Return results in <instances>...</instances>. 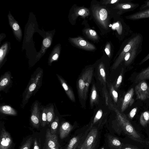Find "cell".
Instances as JSON below:
<instances>
[{
    "mask_svg": "<svg viewBox=\"0 0 149 149\" xmlns=\"http://www.w3.org/2000/svg\"><path fill=\"white\" fill-rule=\"evenodd\" d=\"M43 72L42 70H37L31 75L29 82L23 93L21 107L24 108L30 98L35 95L42 86Z\"/></svg>",
    "mask_w": 149,
    "mask_h": 149,
    "instance_id": "1",
    "label": "cell"
},
{
    "mask_svg": "<svg viewBox=\"0 0 149 149\" xmlns=\"http://www.w3.org/2000/svg\"><path fill=\"white\" fill-rule=\"evenodd\" d=\"M143 40L142 35L139 33H133L124 41L118 54L113 67L116 69L123 61L125 55L136 46L142 43Z\"/></svg>",
    "mask_w": 149,
    "mask_h": 149,
    "instance_id": "2",
    "label": "cell"
},
{
    "mask_svg": "<svg viewBox=\"0 0 149 149\" xmlns=\"http://www.w3.org/2000/svg\"><path fill=\"white\" fill-rule=\"evenodd\" d=\"M117 121L124 133L132 140L143 144L146 143L140 134L134 129L125 115L114 108Z\"/></svg>",
    "mask_w": 149,
    "mask_h": 149,
    "instance_id": "3",
    "label": "cell"
},
{
    "mask_svg": "<svg viewBox=\"0 0 149 149\" xmlns=\"http://www.w3.org/2000/svg\"><path fill=\"white\" fill-rule=\"evenodd\" d=\"M135 91L137 99L144 101L149 98V86L145 80L139 82Z\"/></svg>",
    "mask_w": 149,
    "mask_h": 149,
    "instance_id": "4",
    "label": "cell"
},
{
    "mask_svg": "<svg viewBox=\"0 0 149 149\" xmlns=\"http://www.w3.org/2000/svg\"><path fill=\"white\" fill-rule=\"evenodd\" d=\"M142 43L136 46L125 55L123 61L126 66L130 65L142 51Z\"/></svg>",
    "mask_w": 149,
    "mask_h": 149,
    "instance_id": "5",
    "label": "cell"
},
{
    "mask_svg": "<svg viewBox=\"0 0 149 149\" xmlns=\"http://www.w3.org/2000/svg\"><path fill=\"white\" fill-rule=\"evenodd\" d=\"M93 14L100 24L104 28H107L108 13L107 10L103 7H96L93 10Z\"/></svg>",
    "mask_w": 149,
    "mask_h": 149,
    "instance_id": "6",
    "label": "cell"
},
{
    "mask_svg": "<svg viewBox=\"0 0 149 149\" xmlns=\"http://www.w3.org/2000/svg\"><path fill=\"white\" fill-rule=\"evenodd\" d=\"M131 0H127L123 2L117 3L115 8L119 10L118 13L122 14L126 12L133 11L139 6V3H134Z\"/></svg>",
    "mask_w": 149,
    "mask_h": 149,
    "instance_id": "7",
    "label": "cell"
},
{
    "mask_svg": "<svg viewBox=\"0 0 149 149\" xmlns=\"http://www.w3.org/2000/svg\"><path fill=\"white\" fill-rule=\"evenodd\" d=\"M37 101H35L32 105L30 117L32 124L34 127L36 128L39 127L40 123V109Z\"/></svg>",
    "mask_w": 149,
    "mask_h": 149,
    "instance_id": "8",
    "label": "cell"
},
{
    "mask_svg": "<svg viewBox=\"0 0 149 149\" xmlns=\"http://www.w3.org/2000/svg\"><path fill=\"white\" fill-rule=\"evenodd\" d=\"M71 42L76 46L87 50H93L95 49L94 45L81 37L70 38Z\"/></svg>",
    "mask_w": 149,
    "mask_h": 149,
    "instance_id": "9",
    "label": "cell"
},
{
    "mask_svg": "<svg viewBox=\"0 0 149 149\" xmlns=\"http://www.w3.org/2000/svg\"><path fill=\"white\" fill-rule=\"evenodd\" d=\"M12 143L10 134L5 129H2L0 134V149H9Z\"/></svg>",
    "mask_w": 149,
    "mask_h": 149,
    "instance_id": "10",
    "label": "cell"
},
{
    "mask_svg": "<svg viewBox=\"0 0 149 149\" xmlns=\"http://www.w3.org/2000/svg\"><path fill=\"white\" fill-rule=\"evenodd\" d=\"M97 135V130L96 128L92 129L88 135L85 140L77 149H86L95 143Z\"/></svg>",
    "mask_w": 149,
    "mask_h": 149,
    "instance_id": "11",
    "label": "cell"
},
{
    "mask_svg": "<svg viewBox=\"0 0 149 149\" xmlns=\"http://www.w3.org/2000/svg\"><path fill=\"white\" fill-rule=\"evenodd\" d=\"M45 144L46 149L59 147L57 136L55 134H52L50 130L48 128L46 134Z\"/></svg>",
    "mask_w": 149,
    "mask_h": 149,
    "instance_id": "12",
    "label": "cell"
},
{
    "mask_svg": "<svg viewBox=\"0 0 149 149\" xmlns=\"http://www.w3.org/2000/svg\"><path fill=\"white\" fill-rule=\"evenodd\" d=\"M134 94V89L130 88L125 95L121 107V111H124L129 107L131 106L134 103V100L133 98Z\"/></svg>",
    "mask_w": 149,
    "mask_h": 149,
    "instance_id": "13",
    "label": "cell"
},
{
    "mask_svg": "<svg viewBox=\"0 0 149 149\" xmlns=\"http://www.w3.org/2000/svg\"><path fill=\"white\" fill-rule=\"evenodd\" d=\"M92 70V69H89L86 70L83 73L79 80L78 92L79 96L82 99H84L86 81Z\"/></svg>",
    "mask_w": 149,
    "mask_h": 149,
    "instance_id": "14",
    "label": "cell"
},
{
    "mask_svg": "<svg viewBox=\"0 0 149 149\" xmlns=\"http://www.w3.org/2000/svg\"><path fill=\"white\" fill-rule=\"evenodd\" d=\"M126 19L131 20H136L149 18V8L136 12L125 16Z\"/></svg>",
    "mask_w": 149,
    "mask_h": 149,
    "instance_id": "15",
    "label": "cell"
},
{
    "mask_svg": "<svg viewBox=\"0 0 149 149\" xmlns=\"http://www.w3.org/2000/svg\"><path fill=\"white\" fill-rule=\"evenodd\" d=\"M72 126L68 122L63 123L59 129L60 137L63 139L66 137L72 130Z\"/></svg>",
    "mask_w": 149,
    "mask_h": 149,
    "instance_id": "16",
    "label": "cell"
},
{
    "mask_svg": "<svg viewBox=\"0 0 149 149\" xmlns=\"http://www.w3.org/2000/svg\"><path fill=\"white\" fill-rule=\"evenodd\" d=\"M56 75L60 83L69 98L72 102H75V100L74 96L70 88L61 76L58 74H56Z\"/></svg>",
    "mask_w": 149,
    "mask_h": 149,
    "instance_id": "17",
    "label": "cell"
},
{
    "mask_svg": "<svg viewBox=\"0 0 149 149\" xmlns=\"http://www.w3.org/2000/svg\"><path fill=\"white\" fill-rule=\"evenodd\" d=\"M11 82V74L6 72L1 75L0 80V91L4 90L8 87Z\"/></svg>",
    "mask_w": 149,
    "mask_h": 149,
    "instance_id": "18",
    "label": "cell"
},
{
    "mask_svg": "<svg viewBox=\"0 0 149 149\" xmlns=\"http://www.w3.org/2000/svg\"><path fill=\"white\" fill-rule=\"evenodd\" d=\"M108 139L109 144L112 148L114 149H122V144L118 138L111 135H109Z\"/></svg>",
    "mask_w": 149,
    "mask_h": 149,
    "instance_id": "19",
    "label": "cell"
},
{
    "mask_svg": "<svg viewBox=\"0 0 149 149\" xmlns=\"http://www.w3.org/2000/svg\"><path fill=\"white\" fill-rule=\"evenodd\" d=\"M9 22L16 36L19 39H21L22 32L19 24L11 16V18L8 16Z\"/></svg>",
    "mask_w": 149,
    "mask_h": 149,
    "instance_id": "20",
    "label": "cell"
},
{
    "mask_svg": "<svg viewBox=\"0 0 149 149\" xmlns=\"http://www.w3.org/2000/svg\"><path fill=\"white\" fill-rule=\"evenodd\" d=\"M0 112L2 113L11 116H16L17 114V111L15 109L8 105L1 106Z\"/></svg>",
    "mask_w": 149,
    "mask_h": 149,
    "instance_id": "21",
    "label": "cell"
},
{
    "mask_svg": "<svg viewBox=\"0 0 149 149\" xmlns=\"http://www.w3.org/2000/svg\"><path fill=\"white\" fill-rule=\"evenodd\" d=\"M148 79H149V66L138 74L136 77L135 81L137 83Z\"/></svg>",
    "mask_w": 149,
    "mask_h": 149,
    "instance_id": "22",
    "label": "cell"
},
{
    "mask_svg": "<svg viewBox=\"0 0 149 149\" xmlns=\"http://www.w3.org/2000/svg\"><path fill=\"white\" fill-rule=\"evenodd\" d=\"M81 136H77L72 138L70 141L65 149H76L78 145Z\"/></svg>",
    "mask_w": 149,
    "mask_h": 149,
    "instance_id": "23",
    "label": "cell"
},
{
    "mask_svg": "<svg viewBox=\"0 0 149 149\" xmlns=\"http://www.w3.org/2000/svg\"><path fill=\"white\" fill-rule=\"evenodd\" d=\"M141 125L143 127L146 126L149 123V111L142 112L139 118Z\"/></svg>",
    "mask_w": 149,
    "mask_h": 149,
    "instance_id": "24",
    "label": "cell"
},
{
    "mask_svg": "<svg viewBox=\"0 0 149 149\" xmlns=\"http://www.w3.org/2000/svg\"><path fill=\"white\" fill-rule=\"evenodd\" d=\"M46 109L47 117V124H49L53 121L55 118L54 106H51L46 108Z\"/></svg>",
    "mask_w": 149,
    "mask_h": 149,
    "instance_id": "25",
    "label": "cell"
},
{
    "mask_svg": "<svg viewBox=\"0 0 149 149\" xmlns=\"http://www.w3.org/2000/svg\"><path fill=\"white\" fill-rule=\"evenodd\" d=\"M89 13L88 9L85 7H80L77 9L75 12L76 16H80L85 17L88 16Z\"/></svg>",
    "mask_w": 149,
    "mask_h": 149,
    "instance_id": "26",
    "label": "cell"
},
{
    "mask_svg": "<svg viewBox=\"0 0 149 149\" xmlns=\"http://www.w3.org/2000/svg\"><path fill=\"white\" fill-rule=\"evenodd\" d=\"M59 121L58 117L56 116L55 117L51 125L50 131L52 134H56L58 126Z\"/></svg>",
    "mask_w": 149,
    "mask_h": 149,
    "instance_id": "27",
    "label": "cell"
},
{
    "mask_svg": "<svg viewBox=\"0 0 149 149\" xmlns=\"http://www.w3.org/2000/svg\"><path fill=\"white\" fill-rule=\"evenodd\" d=\"M40 121L41 126H45L47 124V117L46 108H43L40 116Z\"/></svg>",
    "mask_w": 149,
    "mask_h": 149,
    "instance_id": "28",
    "label": "cell"
},
{
    "mask_svg": "<svg viewBox=\"0 0 149 149\" xmlns=\"http://www.w3.org/2000/svg\"><path fill=\"white\" fill-rule=\"evenodd\" d=\"M86 34L89 38L93 39H97L98 37L97 32L94 30L88 29L84 31Z\"/></svg>",
    "mask_w": 149,
    "mask_h": 149,
    "instance_id": "29",
    "label": "cell"
},
{
    "mask_svg": "<svg viewBox=\"0 0 149 149\" xmlns=\"http://www.w3.org/2000/svg\"><path fill=\"white\" fill-rule=\"evenodd\" d=\"M92 75L93 70H92L86 82L85 88L84 93V99H85L86 97L88 87L91 81Z\"/></svg>",
    "mask_w": 149,
    "mask_h": 149,
    "instance_id": "30",
    "label": "cell"
},
{
    "mask_svg": "<svg viewBox=\"0 0 149 149\" xmlns=\"http://www.w3.org/2000/svg\"><path fill=\"white\" fill-rule=\"evenodd\" d=\"M7 49V44L2 46L0 49V63L1 65L6 54Z\"/></svg>",
    "mask_w": 149,
    "mask_h": 149,
    "instance_id": "31",
    "label": "cell"
},
{
    "mask_svg": "<svg viewBox=\"0 0 149 149\" xmlns=\"http://www.w3.org/2000/svg\"><path fill=\"white\" fill-rule=\"evenodd\" d=\"M33 141V138L32 137H30L28 138L24 144L22 146L20 149H30Z\"/></svg>",
    "mask_w": 149,
    "mask_h": 149,
    "instance_id": "32",
    "label": "cell"
},
{
    "mask_svg": "<svg viewBox=\"0 0 149 149\" xmlns=\"http://www.w3.org/2000/svg\"><path fill=\"white\" fill-rule=\"evenodd\" d=\"M99 70L100 74L103 80L106 81V73L104 68L103 65L102 63H100L99 66Z\"/></svg>",
    "mask_w": 149,
    "mask_h": 149,
    "instance_id": "33",
    "label": "cell"
},
{
    "mask_svg": "<svg viewBox=\"0 0 149 149\" xmlns=\"http://www.w3.org/2000/svg\"><path fill=\"white\" fill-rule=\"evenodd\" d=\"M97 92L95 86L93 85L92 90V92L91 97V103L92 104L95 101L97 97Z\"/></svg>",
    "mask_w": 149,
    "mask_h": 149,
    "instance_id": "34",
    "label": "cell"
},
{
    "mask_svg": "<svg viewBox=\"0 0 149 149\" xmlns=\"http://www.w3.org/2000/svg\"><path fill=\"white\" fill-rule=\"evenodd\" d=\"M102 114V112L101 109L99 110L97 112L93 121V124L97 123L101 118Z\"/></svg>",
    "mask_w": 149,
    "mask_h": 149,
    "instance_id": "35",
    "label": "cell"
},
{
    "mask_svg": "<svg viewBox=\"0 0 149 149\" xmlns=\"http://www.w3.org/2000/svg\"><path fill=\"white\" fill-rule=\"evenodd\" d=\"M138 109L137 107H135L132 109L129 114V117L131 119H132L135 115Z\"/></svg>",
    "mask_w": 149,
    "mask_h": 149,
    "instance_id": "36",
    "label": "cell"
},
{
    "mask_svg": "<svg viewBox=\"0 0 149 149\" xmlns=\"http://www.w3.org/2000/svg\"><path fill=\"white\" fill-rule=\"evenodd\" d=\"M113 100L115 102H117L118 98V94L117 91L115 90L113 86L111 88Z\"/></svg>",
    "mask_w": 149,
    "mask_h": 149,
    "instance_id": "37",
    "label": "cell"
},
{
    "mask_svg": "<svg viewBox=\"0 0 149 149\" xmlns=\"http://www.w3.org/2000/svg\"><path fill=\"white\" fill-rule=\"evenodd\" d=\"M123 79V73L121 72L119 75L117 79L115 87L116 89L118 88L120 85Z\"/></svg>",
    "mask_w": 149,
    "mask_h": 149,
    "instance_id": "38",
    "label": "cell"
},
{
    "mask_svg": "<svg viewBox=\"0 0 149 149\" xmlns=\"http://www.w3.org/2000/svg\"><path fill=\"white\" fill-rule=\"evenodd\" d=\"M144 4L142 5L139 8V11L143 10L149 8V0L145 1Z\"/></svg>",
    "mask_w": 149,
    "mask_h": 149,
    "instance_id": "39",
    "label": "cell"
},
{
    "mask_svg": "<svg viewBox=\"0 0 149 149\" xmlns=\"http://www.w3.org/2000/svg\"><path fill=\"white\" fill-rule=\"evenodd\" d=\"M104 51L107 55L110 57L111 55V46L109 43H108L106 45Z\"/></svg>",
    "mask_w": 149,
    "mask_h": 149,
    "instance_id": "40",
    "label": "cell"
},
{
    "mask_svg": "<svg viewBox=\"0 0 149 149\" xmlns=\"http://www.w3.org/2000/svg\"><path fill=\"white\" fill-rule=\"evenodd\" d=\"M43 44L44 47H48L50 46L51 44V41L49 39L45 38L43 40Z\"/></svg>",
    "mask_w": 149,
    "mask_h": 149,
    "instance_id": "41",
    "label": "cell"
},
{
    "mask_svg": "<svg viewBox=\"0 0 149 149\" xmlns=\"http://www.w3.org/2000/svg\"><path fill=\"white\" fill-rule=\"evenodd\" d=\"M120 1V0H106L104 1L103 3L105 4H115L118 3Z\"/></svg>",
    "mask_w": 149,
    "mask_h": 149,
    "instance_id": "42",
    "label": "cell"
},
{
    "mask_svg": "<svg viewBox=\"0 0 149 149\" xmlns=\"http://www.w3.org/2000/svg\"><path fill=\"white\" fill-rule=\"evenodd\" d=\"M58 57V53H55L54 55H53L52 56V57L50 59L49 61V63H51L53 61L57 60Z\"/></svg>",
    "mask_w": 149,
    "mask_h": 149,
    "instance_id": "43",
    "label": "cell"
},
{
    "mask_svg": "<svg viewBox=\"0 0 149 149\" xmlns=\"http://www.w3.org/2000/svg\"><path fill=\"white\" fill-rule=\"evenodd\" d=\"M149 59V53L143 59L141 60L139 63V65L143 64V63Z\"/></svg>",
    "mask_w": 149,
    "mask_h": 149,
    "instance_id": "44",
    "label": "cell"
},
{
    "mask_svg": "<svg viewBox=\"0 0 149 149\" xmlns=\"http://www.w3.org/2000/svg\"><path fill=\"white\" fill-rule=\"evenodd\" d=\"M33 149H40L39 146L36 139H35L33 140Z\"/></svg>",
    "mask_w": 149,
    "mask_h": 149,
    "instance_id": "45",
    "label": "cell"
},
{
    "mask_svg": "<svg viewBox=\"0 0 149 149\" xmlns=\"http://www.w3.org/2000/svg\"><path fill=\"white\" fill-rule=\"evenodd\" d=\"M122 149H140L138 148L132 146H130L124 148H122Z\"/></svg>",
    "mask_w": 149,
    "mask_h": 149,
    "instance_id": "46",
    "label": "cell"
},
{
    "mask_svg": "<svg viewBox=\"0 0 149 149\" xmlns=\"http://www.w3.org/2000/svg\"><path fill=\"white\" fill-rule=\"evenodd\" d=\"M95 144L94 143L93 145L88 147L86 149H95Z\"/></svg>",
    "mask_w": 149,
    "mask_h": 149,
    "instance_id": "47",
    "label": "cell"
},
{
    "mask_svg": "<svg viewBox=\"0 0 149 149\" xmlns=\"http://www.w3.org/2000/svg\"><path fill=\"white\" fill-rule=\"evenodd\" d=\"M47 149H59V147H55L52 148H50Z\"/></svg>",
    "mask_w": 149,
    "mask_h": 149,
    "instance_id": "48",
    "label": "cell"
},
{
    "mask_svg": "<svg viewBox=\"0 0 149 149\" xmlns=\"http://www.w3.org/2000/svg\"><path fill=\"white\" fill-rule=\"evenodd\" d=\"M101 149H104V148L103 147Z\"/></svg>",
    "mask_w": 149,
    "mask_h": 149,
    "instance_id": "49",
    "label": "cell"
}]
</instances>
